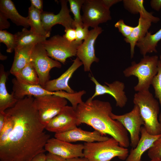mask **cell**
I'll return each instance as SVG.
<instances>
[{
    "mask_svg": "<svg viewBox=\"0 0 161 161\" xmlns=\"http://www.w3.org/2000/svg\"><path fill=\"white\" fill-rule=\"evenodd\" d=\"M133 102L139 107L147 132L154 135L161 134V123L158 119L160 104L149 90L135 93Z\"/></svg>",
    "mask_w": 161,
    "mask_h": 161,
    "instance_id": "cell-3",
    "label": "cell"
},
{
    "mask_svg": "<svg viewBox=\"0 0 161 161\" xmlns=\"http://www.w3.org/2000/svg\"><path fill=\"white\" fill-rule=\"evenodd\" d=\"M34 99L26 96L5 111L12 117L14 125L7 141L0 147V161H30L46 151L50 136L40 120Z\"/></svg>",
    "mask_w": 161,
    "mask_h": 161,
    "instance_id": "cell-1",
    "label": "cell"
},
{
    "mask_svg": "<svg viewBox=\"0 0 161 161\" xmlns=\"http://www.w3.org/2000/svg\"><path fill=\"white\" fill-rule=\"evenodd\" d=\"M82 65V62L77 57L65 72L58 78L48 81L43 88L52 92L64 91L69 94L75 93L74 91L69 86V81L74 72Z\"/></svg>",
    "mask_w": 161,
    "mask_h": 161,
    "instance_id": "cell-19",
    "label": "cell"
},
{
    "mask_svg": "<svg viewBox=\"0 0 161 161\" xmlns=\"http://www.w3.org/2000/svg\"><path fill=\"white\" fill-rule=\"evenodd\" d=\"M150 4L152 8L156 11L161 10V0H151Z\"/></svg>",
    "mask_w": 161,
    "mask_h": 161,
    "instance_id": "cell-40",
    "label": "cell"
},
{
    "mask_svg": "<svg viewBox=\"0 0 161 161\" xmlns=\"http://www.w3.org/2000/svg\"><path fill=\"white\" fill-rule=\"evenodd\" d=\"M5 121V114L4 112H0V132L2 130Z\"/></svg>",
    "mask_w": 161,
    "mask_h": 161,
    "instance_id": "cell-43",
    "label": "cell"
},
{
    "mask_svg": "<svg viewBox=\"0 0 161 161\" xmlns=\"http://www.w3.org/2000/svg\"><path fill=\"white\" fill-rule=\"evenodd\" d=\"M158 68L157 73L152 80L151 85L154 89L155 97L159 100L161 108V61L160 60L158 61ZM159 120L161 123V111Z\"/></svg>",
    "mask_w": 161,
    "mask_h": 161,
    "instance_id": "cell-32",
    "label": "cell"
},
{
    "mask_svg": "<svg viewBox=\"0 0 161 161\" xmlns=\"http://www.w3.org/2000/svg\"><path fill=\"white\" fill-rule=\"evenodd\" d=\"M13 75L19 81L24 83L32 85H39L38 74L31 62Z\"/></svg>",
    "mask_w": 161,
    "mask_h": 161,
    "instance_id": "cell-26",
    "label": "cell"
},
{
    "mask_svg": "<svg viewBox=\"0 0 161 161\" xmlns=\"http://www.w3.org/2000/svg\"><path fill=\"white\" fill-rule=\"evenodd\" d=\"M104 6L107 9H109L113 5L122 1L121 0H101Z\"/></svg>",
    "mask_w": 161,
    "mask_h": 161,
    "instance_id": "cell-41",
    "label": "cell"
},
{
    "mask_svg": "<svg viewBox=\"0 0 161 161\" xmlns=\"http://www.w3.org/2000/svg\"><path fill=\"white\" fill-rule=\"evenodd\" d=\"M65 34L63 35L67 40L70 42L75 41L76 33L75 29L70 28L65 30Z\"/></svg>",
    "mask_w": 161,
    "mask_h": 161,
    "instance_id": "cell-36",
    "label": "cell"
},
{
    "mask_svg": "<svg viewBox=\"0 0 161 161\" xmlns=\"http://www.w3.org/2000/svg\"><path fill=\"white\" fill-rule=\"evenodd\" d=\"M140 134L141 137L137 145L135 148H132L131 149L126 161H141L143 153L148 150L161 135L150 134L144 126L141 127Z\"/></svg>",
    "mask_w": 161,
    "mask_h": 161,
    "instance_id": "cell-20",
    "label": "cell"
},
{
    "mask_svg": "<svg viewBox=\"0 0 161 161\" xmlns=\"http://www.w3.org/2000/svg\"><path fill=\"white\" fill-rule=\"evenodd\" d=\"M112 110L109 102L89 97L78 104L75 109L78 126L86 124L103 135L111 136L120 146L127 148L130 144L128 131L120 122L111 117Z\"/></svg>",
    "mask_w": 161,
    "mask_h": 161,
    "instance_id": "cell-2",
    "label": "cell"
},
{
    "mask_svg": "<svg viewBox=\"0 0 161 161\" xmlns=\"http://www.w3.org/2000/svg\"><path fill=\"white\" fill-rule=\"evenodd\" d=\"M15 34L16 38V47H18L41 43L47 38L39 35L30 30L24 28L21 31L18 32Z\"/></svg>",
    "mask_w": 161,
    "mask_h": 161,
    "instance_id": "cell-25",
    "label": "cell"
},
{
    "mask_svg": "<svg viewBox=\"0 0 161 161\" xmlns=\"http://www.w3.org/2000/svg\"><path fill=\"white\" fill-rule=\"evenodd\" d=\"M30 62L38 74L39 85L44 87L49 80L50 70L55 67L60 68V62L50 58L43 45L41 43L35 45L32 49Z\"/></svg>",
    "mask_w": 161,
    "mask_h": 161,
    "instance_id": "cell-7",
    "label": "cell"
},
{
    "mask_svg": "<svg viewBox=\"0 0 161 161\" xmlns=\"http://www.w3.org/2000/svg\"><path fill=\"white\" fill-rule=\"evenodd\" d=\"M61 5L60 12L55 15L52 13L43 11L41 13V18L44 29L50 35L52 28L57 24H60L66 30L70 28L75 29L74 19L69 14L70 12L67 5L68 0L60 1Z\"/></svg>",
    "mask_w": 161,
    "mask_h": 161,
    "instance_id": "cell-13",
    "label": "cell"
},
{
    "mask_svg": "<svg viewBox=\"0 0 161 161\" xmlns=\"http://www.w3.org/2000/svg\"><path fill=\"white\" fill-rule=\"evenodd\" d=\"M41 13L35 8L32 6L29 8L28 16L30 30L35 34L41 36H50L44 30L41 18Z\"/></svg>",
    "mask_w": 161,
    "mask_h": 161,
    "instance_id": "cell-27",
    "label": "cell"
},
{
    "mask_svg": "<svg viewBox=\"0 0 161 161\" xmlns=\"http://www.w3.org/2000/svg\"><path fill=\"white\" fill-rule=\"evenodd\" d=\"M110 116L113 119L120 122L129 132L130 135V145L132 148H135L140 139L141 127L144 124L138 106L134 104L130 112L122 115H116L112 112Z\"/></svg>",
    "mask_w": 161,
    "mask_h": 161,
    "instance_id": "cell-10",
    "label": "cell"
},
{
    "mask_svg": "<svg viewBox=\"0 0 161 161\" xmlns=\"http://www.w3.org/2000/svg\"><path fill=\"white\" fill-rule=\"evenodd\" d=\"M159 58L157 55L143 56L140 61H133L130 66L123 72L126 77L134 76L138 79V83L134 87L137 92L148 90L152 80L158 72Z\"/></svg>",
    "mask_w": 161,
    "mask_h": 161,
    "instance_id": "cell-5",
    "label": "cell"
},
{
    "mask_svg": "<svg viewBox=\"0 0 161 161\" xmlns=\"http://www.w3.org/2000/svg\"><path fill=\"white\" fill-rule=\"evenodd\" d=\"M78 126V119L75 109L72 106H66L54 117L45 127L47 131L55 134L66 132Z\"/></svg>",
    "mask_w": 161,
    "mask_h": 161,
    "instance_id": "cell-11",
    "label": "cell"
},
{
    "mask_svg": "<svg viewBox=\"0 0 161 161\" xmlns=\"http://www.w3.org/2000/svg\"><path fill=\"white\" fill-rule=\"evenodd\" d=\"M102 31V28L99 26L90 30L86 38L78 48L76 55L82 62L85 72L90 71L92 64L99 61L95 55L94 45L97 38Z\"/></svg>",
    "mask_w": 161,
    "mask_h": 161,
    "instance_id": "cell-12",
    "label": "cell"
},
{
    "mask_svg": "<svg viewBox=\"0 0 161 161\" xmlns=\"http://www.w3.org/2000/svg\"><path fill=\"white\" fill-rule=\"evenodd\" d=\"M0 12L17 26H21L26 28L30 27L28 17H23L19 14L11 0L0 1Z\"/></svg>",
    "mask_w": 161,
    "mask_h": 161,
    "instance_id": "cell-21",
    "label": "cell"
},
{
    "mask_svg": "<svg viewBox=\"0 0 161 161\" xmlns=\"http://www.w3.org/2000/svg\"><path fill=\"white\" fill-rule=\"evenodd\" d=\"M141 161H143L141 160ZM149 161H161V160H151Z\"/></svg>",
    "mask_w": 161,
    "mask_h": 161,
    "instance_id": "cell-46",
    "label": "cell"
},
{
    "mask_svg": "<svg viewBox=\"0 0 161 161\" xmlns=\"http://www.w3.org/2000/svg\"><path fill=\"white\" fill-rule=\"evenodd\" d=\"M84 145V157L89 161H110L115 157L124 160L129 155L128 149L112 137L104 141L85 143Z\"/></svg>",
    "mask_w": 161,
    "mask_h": 161,
    "instance_id": "cell-4",
    "label": "cell"
},
{
    "mask_svg": "<svg viewBox=\"0 0 161 161\" xmlns=\"http://www.w3.org/2000/svg\"><path fill=\"white\" fill-rule=\"evenodd\" d=\"M54 137L57 139L70 143L79 141L85 143L102 141L109 138L97 131H90L77 127L66 132L55 134Z\"/></svg>",
    "mask_w": 161,
    "mask_h": 161,
    "instance_id": "cell-18",
    "label": "cell"
},
{
    "mask_svg": "<svg viewBox=\"0 0 161 161\" xmlns=\"http://www.w3.org/2000/svg\"><path fill=\"white\" fill-rule=\"evenodd\" d=\"M13 91L12 93L18 100L24 98L27 96L35 97L47 95L57 94L64 97L65 92L63 91L52 92L45 89L40 85L27 84L19 81L16 78L12 80Z\"/></svg>",
    "mask_w": 161,
    "mask_h": 161,
    "instance_id": "cell-17",
    "label": "cell"
},
{
    "mask_svg": "<svg viewBox=\"0 0 161 161\" xmlns=\"http://www.w3.org/2000/svg\"><path fill=\"white\" fill-rule=\"evenodd\" d=\"M123 5L125 9L131 13L147 14L149 13L145 8L143 0H123Z\"/></svg>",
    "mask_w": 161,
    "mask_h": 161,
    "instance_id": "cell-28",
    "label": "cell"
},
{
    "mask_svg": "<svg viewBox=\"0 0 161 161\" xmlns=\"http://www.w3.org/2000/svg\"><path fill=\"white\" fill-rule=\"evenodd\" d=\"M160 60L161 61V55H160Z\"/></svg>",
    "mask_w": 161,
    "mask_h": 161,
    "instance_id": "cell-47",
    "label": "cell"
},
{
    "mask_svg": "<svg viewBox=\"0 0 161 161\" xmlns=\"http://www.w3.org/2000/svg\"><path fill=\"white\" fill-rule=\"evenodd\" d=\"M138 24L127 38H124L125 42L130 45V58L134 57V48L137 42L144 37L152 23H157L160 21L159 18L154 16L151 13L148 14L140 13Z\"/></svg>",
    "mask_w": 161,
    "mask_h": 161,
    "instance_id": "cell-16",
    "label": "cell"
},
{
    "mask_svg": "<svg viewBox=\"0 0 161 161\" xmlns=\"http://www.w3.org/2000/svg\"><path fill=\"white\" fill-rule=\"evenodd\" d=\"M0 42L6 45L7 52L11 53L14 51L16 47V35L6 30H0Z\"/></svg>",
    "mask_w": 161,
    "mask_h": 161,
    "instance_id": "cell-31",
    "label": "cell"
},
{
    "mask_svg": "<svg viewBox=\"0 0 161 161\" xmlns=\"http://www.w3.org/2000/svg\"><path fill=\"white\" fill-rule=\"evenodd\" d=\"M148 155L151 160H161V135L148 150Z\"/></svg>",
    "mask_w": 161,
    "mask_h": 161,
    "instance_id": "cell-33",
    "label": "cell"
},
{
    "mask_svg": "<svg viewBox=\"0 0 161 161\" xmlns=\"http://www.w3.org/2000/svg\"><path fill=\"white\" fill-rule=\"evenodd\" d=\"M7 56L2 55L0 53V59L1 60H4L7 59Z\"/></svg>",
    "mask_w": 161,
    "mask_h": 161,
    "instance_id": "cell-45",
    "label": "cell"
},
{
    "mask_svg": "<svg viewBox=\"0 0 161 161\" xmlns=\"http://www.w3.org/2000/svg\"><path fill=\"white\" fill-rule=\"evenodd\" d=\"M161 40V28L154 34L148 32L145 36L140 39L136 46L139 48L140 53L143 56L148 53H156V47Z\"/></svg>",
    "mask_w": 161,
    "mask_h": 161,
    "instance_id": "cell-24",
    "label": "cell"
},
{
    "mask_svg": "<svg viewBox=\"0 0 161 161\" xmlns=\"http://www.w3.org/2000/svg\"><path fill=\"white\" fill-rule=\"evenodd\" d=\"M35 45L16 47L14 60L10 70L12 75L20 71L30 62L32 49Z\"/></svg>",
    "mask_w": 161,
    "mask_h": 161,
    "instance_id": "cell-23",
    "label": "cell"
},
{
    "mask_svg": "<svg viewBox=\"0 0 161 161\" xmlns=\"http://www.w3.org/2000/svg\"><path fill=\"white\" fill-rule=\"evenodd\" d=\"M66 160L61 156L48 152L46 154V161H66Z\"/></svg>",
    "mask_w": 161,
    "mask_h": 161,
    "instance_id": "cell-38",
    "label": "cell"
},
{
    "mask_svg": "<svg viewBox=\"0 0 161 161\" xmlns=\"http://www.w3.org/2000/svg\"><path fill=\"white\" fill-rule=\"evenodd\" d=\"M82 8L83 27L94 28L112 19L109 9L104 6L101 0H85Z\"/></svg>",
    "mask_w": 161,
    "mask_h": 161,
    "instance_id": "cell-9",
    "label": "cell"
},
{
    "mask_svg": "<svg viewBox=\"0 0 161 161\" xmlns=\"http://www.w3.org/2000/svg\"><path fill=\"white\" fill-rule=\"evenodd\" d=\"M90 80L95 85L94 93L91 97L93 99L98 95L108 94L113 97L116 101V106L122 108L125 106L128 98L124 89L125 85L124 83L116 80L110 83L105 82V85L99 83L93 76L90 77Z\"/></svg>",
    "mask_w": 161,
    "mask_h": 161,
    "instance_id": "cell-15",
    "label": "cell"
},
{
    "mask_svg": "<svg viewBox=\"0 0 161 161\" xmlns=\"http://www.w3.org/2000/svg\"><path fill=\"white\" fill-rule=\"evenodd\" d=\"M46 156L45 152H42L34 157L30 161H46Z\"/></svg>",
    "mask_w": 161,
    "mask_h": 161,
    "instance_id": "cell-42",
    "label": "cell"
},
{
    "mask_svg": "<svg viewBox=\"0 0 161 161\" xmlns=\"http://www.w3.org/2000/svg\"><path fill=\"white\" fill-rule=\"evenodd\" d=\"M33 103L41 122L45 126L67 105L65 98L57 94L35 97Z\"/></svg>",
    "mask_w": 161,
    "mask_h": 161,
    "instance_id": "cell-8",
    "label": "cell"
},
{
    "mask_svg": "<svg viewBox=\"0 0 161 161\" xmlns=\"http://www.w3.org/2000/svg\"><path fill=\"white\" fill-rule=\"evenodd\" d=\"M48 56L64 64L66 59L77 55V49L82 44L75 41L70 42L63 36L55 35L41 43Z\"/></svg>",
    "mask_w": 161,
    "mask_h": 161,
    "instance_id": "cell-6",
    "label": "cell"
},
{
    "mask_svg": "<svg viewBox=\"0 0 161 161\" xmlns=\"http://www.w3.org/2000/svg\"><path fill=\"white\" fill-rule=\"evenodd\" d=\"M84 144H73L54 138H50L45 146L48 152L68 159L83 157Z\"/></svg>",
    "mask_w": 161,
    "mask_h": 161,
    "instance_id": "cell-14",
    "label": "cell"
},
{
    "mask_svg": "<svg viewBox=\"0 0 161 161\" xmlns=\"http://www.w3.org/2000/svg\"><path fill=\"white\" fill-rule=\"evenodd\" d=\"M88 28L86 27H83L79 25L75 26L76 41L81 44L83 43L82 41L86 38L89 34V30Z\"/></svg>",
    "mask_w": 161,
    "mask_h": 161,
    "instance_id": "cell-35",
    "label": "cell"
},
{
    "mask_svg": "<svg viewBox=\"0 0 161 161\" xmlns=\"http://www.w3.org/2000/svg\"><path fill=\"white\" fill-rule=\"evenodd\" d=\"M85 0H68L70 11L74 16L73 25L75 29V26L79 25L83 27L82 20V16L80 15V10Z\"/></svg>",
    "mask_w": 161,
    "mask_h": 161,
    "instance_id": "cell-29",
    "label": "cell"
},
{
    "mask_svg": "<svg viewBox=\"0 0 161 161\" xmlns=\"http://www.w3.org/2000/svg\"><path fill=\"white\" fill-rule=\"evenodd\" d=\"M114 27L117 28L119 32L121 33L125 38L128 37L131 34L134 27L126 24L123 20L121 19L114 24Z\"/></svg>",
    "mask_w": 161,
    "mask_h": 161,
    "instance_id": "cell-34",
    "label": "cell"
},
{
    "mask_svg": "<svg viewBox=\"0 0 161 161\" xmlns=\"http://www.w3.org/2000/svg\"><path fill=\"white\" fill-rule=\"evenodd\" d=\"M66 161H89L84 157H78L66 159Z\"/></svg>",
    "mask_w": 161,
    "mask_h": 161,
    "instance_id": "cell-44",
    "label": "cell"
},
{
    "mask_svg": "<svg viewBox=\"0 0 161 161\" xmlns=\"http://www.w3.org/2000/svg\"><path fill=\"white\" fill-rule=\"evenodd\" d=\"M31 5L35 8L42 13L43 10V1L42 0H30Z\"/></svg>",
    "mask_w": 161,
    "mask_h": 161,
    "instance_id": "cell-39",
    "label": "cell"
},
{
    "mask_svg": "<svg viewBox=\"0 0 161 161\" xmlns=\"http://www.w3.org/2000/svg\"><path fill=\"white\" fill-rule=\"evenodd\" d=\"M5 113V123L2 130L0 132V147L4 145L7 141L13 130L14 125L12 117L9 114Z\"/></svg>",
    "mask_w": 161,
    "mask_h": 161,
    "instance_id": "cell-30",
    "label": "cell"
},
{
    "mask_svg": "<svg viewBox=\"0 0 161 161\" xmlns=\"http://www.w3.org/2000/svg\"><path fill=\"white\" fill-rule=\"evenodd\" d=\"M8 19L1 13L0 12V30L7 29L10 26V24L7 20Z\"/></svg>",
    "mask_w": 161,
    "mask_h": 161,
    "instance_id": "cell-37",
    "label": "cell"
},
{
    "mask_svg": "<svg viewBox=\"0 0 161 161\" xmlns=\"http://www.w3.org/2000/svg\"><path fill=\"white\" fill-rule=\"evenodd\" d=\"M8 73L4 69V66H0V112H4L7 109L13 106L18 101L13 94H9L6 83Z\"/></svg>",
    "mask_w": 161,
    "mask_h": 161,
    "instance_id": "cell-22",
    "label": "cell"
}]
</instances>
